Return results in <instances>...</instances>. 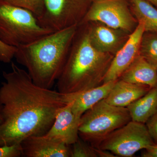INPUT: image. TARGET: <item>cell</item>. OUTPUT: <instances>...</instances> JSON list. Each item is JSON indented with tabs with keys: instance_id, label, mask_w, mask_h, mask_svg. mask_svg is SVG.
<instances>
[{
	"instance_id": "4fadbf2b",
	"label": "cell",
	"mask_w": 157,
	"mask_h": 157,
	"mask_svg": "<svg viewBox=\"0 0 157 157\" xmlns=\"http://www.w3.org/2000/svg\"><path fill=\"white\" fill-rule=\"evenodd\" d=\"M151 88L148 86L135 84L118 79L104 100L113 106L127 107L144 95Z\"/></svg>"
},
{
	"instance_id": "5bb4252c",
	"label": "cell",
	"mask_w": 157,
	"mask_h": 157,
	"mask_svg": "<svg viewBox=\"0 0 157 157\" xmlns=\"http://www.w3.org/2000/svg\"><path fill=\"white\" fill-rule=\"evenodd\" d=\"M119 79L155 87L157 86V70L139 55Z\"/></svg>"
},
{
	"instance_id": "4316f807",
	"label": "cell",
	"mask_w": 157,
	"mask_h": 157,
	"mask_svg": "<svg viewBox=\"0 0 157 157\" xmlns=\"http://www.w3.org/2000/svg\"><path fill=\"white\" fill-rule=\"evenodd\" d=\"M90 1H92L93 2H96V1H100V0H90Z\"/></svg>"
},
{
	"instance_id": "ac0fdd59",
	"label": "cell",
	"mask_w": 157,
	"mask_h": 157,
	"mask_svg": "<svg viewBox=\"0 0 157 157\" xmlns=\"http://www.w3.org/2000/svg\"><path fill=\"white\" fill-rule=\"evenodd\" d=\"M140 55L157 70V33L144 32L140 49Z\"/></svg>"
},
{
	"instance_id": "7402d4cb",
	"label": "cell",
	"mask_w": 157,
	"mask_h": 157,
	"mask_svg": "<svg viewBox=\"0 0 157 157\" xmlns=\"http://www.w3.org/2000/svg\"><path fill=\"white\" fill-rule=\"evenodd\" d=\"M16 48L9 46L0 41V61L9 63L14 58Z\"/></svg>"
},
{
	"instance_id": "d4e9b609",
	"label": "cell",
	"mask_w": 157,
	"mask_h": 157,
	"mask_svg": "<svg viewBox=\"0 0 157 157\" xmlns=\"http://www.w3.org/2000/svg\"><path fill=\"white\" fill-rule=\"evenodd\" d=\"M3 121L2 115V105L0 102V124Z\"/></svg>"
},
{
	"instance_id": "9a60e30c",
	"label": "cell",
	"mask_w": 157,
	"mask_h": 157,
	"mask_svg": "<svg viewBox=\"0 0 157 157\" xmlns=\"http://www.w3.org/2000/svg\"><path fill=\"white\" fill-rule=\"evenodd\" d=\"M88 34L91 43L97 50L104 53L117 52L121 39L115 29L94 26L88 27Z\"/></svg>"
},
{
	"instance_id": "d6986e66",
	"label": "cell",
	"mask_w": 157,
	"mask_h": 157,
	"mask_svg": "<svg viewBox=\"0 0 157 157\" xmlns=\"http://www.w3.org/2000/svg\"><path fill=\"white\" fill-rule=\"evenodd\" d=\"M70 157H98L97 147H94L79 137L70 145Z\"/></svg>"
},
{
	"instance_id": "ba28073f",
	"label": "cell",
	"mask_w": 157,
	"mask_h": 157,
	"mask_svg": "<svg viewBox=\"0 0 157 157\" xmlns=\"http://www.w3.org/2000/svg\"><path fill=\"white\" fill-rule=\"evenodd\" d=\"M99 21L115 29L133 32L136 20L126 0H100L94 2L81 23Z\"/></svg>"
},
{
	"instance_id": "ffe728a7",
	"label": "cell",
	"mask_w": 157,
	"mask_h": 157,
	"mask_svg": "<svg viewBox=\"0 0 157 157\" xmlns=\"http://www.w3.org/2000/svg\"><path fill=\"white\" fill-rule=\"evenodd\" d=\"M13 6L31 11L39 18L44 9V0H1Z\"/></svg>"
},
{
	"instance_id": "5b68a950",
	"label": "cell",
	"mask_w": 157,
	"mask_h": 157,
	"mask_svg": "<svg viewBox=\"0 0 157 157\" xmlns=\"http://www.w3.org/2000/svg\"><path fill=\"white\" fill-rule=\"evenodd\" d=\"M131 121L127 107L113 106L103 99L82 116L79 137L93 146L98 147L108 135Z\"/></svg>"
},
{
	"instance_id": "603a6c76",
	"label": "cell",
	"mask_w": 157,
	"mask_h": 157,
	"mask_svg": "<svg viewBox=\"0 0 157 157\" xmlns=\"http://www.w3.org/2000/svg\"><path fill=\"white\" fill-rule=\"evenodd\" d=\"M145 124L152 139L157 144V112L150 118Z\"/></svg>"
},
{
	"instance_id": "277c9868",
	"label": "cell",
	"mask_w": 157,
	"mask_h": 157,
	"mask_svg": "<svg viewBox=\"0 0 157 157\" xmlns=\"http://www.w3.org/2000/svg\"><path fill=\"white\" fill-rule=\"evenodd\" d=\"M52 32L40 25L31 11L0 0V41L4 44L17 48Z\"/></svg>"
},
{
	"instance_id": "6da1fadb",
	"label": "cell",
	"mask_w": 157,
	"mask_h": 157,
	"mask_svg": "<svg viewBox=\"0 0 157 157\" xmlns=\"http://www.w3.org/2000/svg\"><path fill=\"white\" fill-rule=\"evenodd\" d=\"M3 76L0 146L21 144L28 137L45 135L67 104L65 94L37 85L26 70L13 63L11 71L3 72Z\"/></svg>"
},
{
	"instance_id": "52a82bcc",
	"label": "cell",
	"mask_w": 157,
	"mask_h": 157,
	"mask_svg": "<svg viewBox=\"0 0 157 157\" xmlns=\"http://www.w3.org/2000/svg\"><path fill=\"white\" fill-rule=\"evenodd\" d=\"M90 1L44 0L43 12L37 19L40 25L53 32L78 25L88 10Z\"/></svg>"
},
{
	"instance_id": "cb8c5ba5",
	"label": "cell",
	"mask_w": 157,
	"mask_h": 157,
	"mask_svg": "<svg viewBox=\"0 0 157 157\" xmlns=\"http://www.w3.org/2000/svg\"><path fill=\"white\" fill-rule=\"evenodd\" d=\"M145 150L141 154V157H157V144H153L144 149Z\"/></svg>"
},
{
	"instance_id": "9c48e42d",
	"label": "cell",
	"mask_w": 157,
	"mask_h": 157,
	"mask_svg": "<svg viewBox=\"0 0 157 157\" xmlns=\"http://www.w3.org/2000/svg\"><path fill=\"white\" fill-rule=\"evenodd\" d=\"M144 32L143 25L138 23L126 42L113 58L104 76L103 83L118 79L140 55V44Z\"/></svg>"
},
{
	"instance_id": "30bf717a",
	"label": "cell",
	"mask_w": 157,
	"mask_h": 157,
	"mask_svg": "<svg viewBox=\"0 0 157 157\" xmlns=\"http://www.w3.org/2000/svg\"><path fill=\"white\" fill-rule=\"evenodd\" d=\"M81 117L73 111L70 104H66L58 113L52 126L45 135L70 146L79 138Z\"/></svg>"
},
{
	"instance_id": "8fae6325",
	"label": "cell",
	"mask_w": 157,
	"mask_h": 157,
	"mask_svg": "<svg viewBox=\"0 0 157 157\" xmlns=\"http://www.w3.org/2000/svg\"><path fill=\"white\" fill-rule=\"evenodd\" d=\"M22 156L70 157V146L45 135L33 136L21 143Z\"/></svg>"
},
{
	"instance_id": "3957f363",
	"label": "cell",
	"mask_w": 157,
	"mask_h": 157,
	"mask_svg": "<svg viewBox=\"0 0 157 157\" xmlns=\"http://www.w3.org/2000/svg\"><path fill=\"white\" fill-rule=\"evenodd\" d=\"M100 52L90 41L88 27L77 31L61 74L57 81V90L63 94L82 91L103 84L112 60Z\"/></svg>"
},
{
	"instance_id": "8992f818",
	"label": "cell",
	"mask_w": 157,
	"mask_h": 157,
	"mask_svg": "<svg viewBox=\"0 0 157 157\" xmlns=\"http://www.w3.org/2000/svg\"><path fill=\"white\" fill-rule=\"evenodd\" d=\"M154 143L145 124L132 120L108 135L98 147L116 157H131Z\"/></svg>"
},
{
	"instance_id": "484cf974",
	"label": "cell",
	"mask_w": 157,
	"mask_h": 157,
	"mask_svg": "<svg viewBox=\"0 0 157 157\" xmlns=\"http://www.w3.org/2000/svg\"><path fill=\"white\" fill-rule=\"evenodd\" d=\"M145 1L149 2L150 3H151L152 4H153L155 6H156L157 7V0H145Z\"/></svg>"
},
{
	"instance_id": "7c38bea8",
	"label": "cell",
	"mask_w": 157,
	"mask_h": 157,
	"mask_svg": "<svg viewBox=\"0 0 157 157\" xmlns=\"http://www.w3.org/2000/svg\"><path fill=\"white\" fill-rule=\"evenodd\" d=\"M117 80L82 91L64 94L66 104H70L73 111L82 116L88 109L107 97Z\"/></svg>"
},
{
	"instance_id": "7a4b0ae2",
	"label": "cell",
	"mask_w": 157,
	"mask_h": 157,
	"mask_svg": "<svg viewBox=\"0 0 157 157\" xmlns=\"http://www.w3.org/2000/svg\"><path fill=\"white\" fill-rule=\"evenodd\" d=\"M78 25L52 32L16 48L14 58L26 69L35 84L52 89L61 74Z\"/></svg>"
},
{
	"instance_id": "e0dca14e",
	"label": "cell",
	"mask_w": 157,
	"mask_h": 157,
	"mask_svg": "<svg viewBox=\"0 0 157 157\" xmlns=\"http://www.w3.org/2000/svg\"><path fill=\"white\" fill-rule=\"evenodd\" d=\"M130 3L133 14L143 25L145 32L157 33V9L145 0H130Z\"/></svg>"
},
{
	"instance_id": "44dd1931",
	"label": "cell",
	"mask_w": 157,
	"mask_h": 157,
	"mask_svg": "<svg viewBox=\"0 0 157 157\" xmlns=\"http://www.w3.org/2000/svg\"><path fill=\"white\" fill-rule=\"evenodd\" d=\"M22 157L21 144L0 146V157Z\"/></svg>"
},
{
	"instance_id": "2e32d148",
	"label": "cell",
	"mask_w": 157,
	"mask_h": 157,
	"mask_svg": "<svg viewBox=\"0 0 157 157\" xmlns=\"http://www.w3.org/2000/svg\"><path fill=\"white\" fill-rule=\"evenodd\" d=\"M132 120L145 124L157 112V86L127 107Z\"/></svg>"
}]
</instances>
